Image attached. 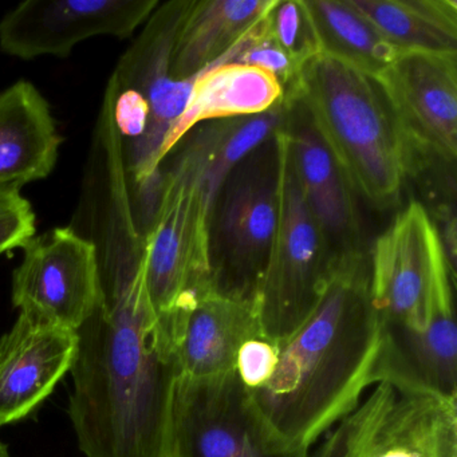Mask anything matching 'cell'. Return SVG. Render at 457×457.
Here are the masks:
<instances>
[{
    "label": "cell",
    "mask_w": 457,
    "mask_h": 457,
    "mask_svg": "<svg viewBox=\"0 0 457 457\" xmlns=\"http://www.w3.org/2000/svg\"><path fill=\"white\" fill-rule=\"evenodd\" d=\"M77 336L69 416L84 456L170 457L181 369L145 271L101 277L100 301Z\"/></svg>",
    "instance_id": "cell-1"
},
{
    "label": "cell",
    "mask_w": 457,
    "mask_h": 457,
    "mask_svg": "<svg viewBox=\"0 0 457 457\" xmlns=\"http://www.w3.org/2000/svg\"><path fill=\"white\" fill-rule=\"evenodd\" d=\"M379 338L369 253L334 259L312 314L277 344L271 376L247 389L267 445L280 453L309 452L349 416L373 384Z\"/></svg>",
    "instance_id": "cell-2"
},
{
    "label": "cell",
    "mask_w": 457,
    "mask_h": 457,
    "mask_svg": "<svg viewBox=\"0 0 457 457\" xmlns=\"http://www.w3.org/2000/svg\"><path fill=\"white\" fill-rule=\"evenodd\" d=\"M294 101L353 192L378 210L397 205L406 181L403 145L373 77L318 54L302 69Z\"/></svg>",
    "instance_id": "cell-3"
},
{
    "label": "cell",
    "mask_w": 457,
    "mask_h": 457,
    "mask_svg": "<svg viewBox=\"0 0 457 457\" xmlns=\"http://www.w3.org/2000/svg\"><path fill=\"white\" fill-rule=\"evenodd\" d=\"M192 0L159 4L120 60L105 98L121 144L128 179L157 188L167 143L186 111L195 79L170 73L173 47Z\"/></svg>",
    "instance_id": "cell-4"
},
{
    "label": "cell",
    "mask_w": 457,
    "mask_h": 457,
    "mask_svg": "<svg viewBox=\"0 0 457 457\" xmlns=\"http://www.w3.org/2000/svg\"><path fill=\"white\" fill-rule=\"evenodd\" d=\"M279 130L231 170L211 205L210 287L218 295L256 302L279 218Z\"/></svg>",
    "instance_id": "cell-5"
},
{
    "label": "cell",
    "mask_w": 457,
    "mask_h": 457,
    "mask_svg": "<svg viewBox=\"0 0 457 457\" xmlns=\"http://www.w3.org/2000/svg\"><path fill=\"white\" fill-rule=\"evenodd\" d=\"M373 79L403 145L406 180L454 176L457 53L403 52Z\"/></svg>",
    "instance_id": "cell-6"
},
{
    "label": "cell",
    "mask_w": 457,
    "mask_h": 457,
    "mask_svg": "<svg viewBox=\"0 0 457 457\" xmlns=\"http://www.w3.org/2000/svg\"><path fill=\"white\" fill-rule=\"evenodd\" d=\"M279 218L255 302L261 337L272 344L286 341L312 314L334 261L302 196L285 127L279 130Z\"/></svg>",
    "instance_id": "cell-7"
},
{
    "label": "cell",
    "mask_w": 457,
    "mask_h": 457,
    "mask_svg": "<svg viewBox=\"0 0 457 457\" xmlns=\"http://www.w3.org/2000/svg\"><path fill=\"white\" fill-rule=\"evenodd\" d=\"M211 202L199 179L173 159L162 175L144 234V271L149 302L160 318L181 299L210 287Z\"/></svg>",
    "instance_id": "cell-8"
},
{
    "label": "cell",
    "mask_w": 457,
    "mask_h": 457,
    "mask_svg": "<svg viewBox=\"0 0 457 457\" xmlns=\"http://www.w3.org/2000/svg\"><path fill=\"white\" fill-rule=\"evenodd\" d=\"M437 231L425 205L411 200L369 253L371 294L381 336L425 333L444 283L445 261L433 258Z\"/></svg>",
    "instance_id": "cell-9"
},
{
    "label": "cell",
    "mask_w": 457,
    "mask_h": 457,
    "mask_svg": "<svg viewBox=\"0 0 457 457\" xmlns=\"http://www.w3.org/2000/svg\"><path fill=\"white\" fill-rule=\"evenodd\" d=\"M318 452L354 457H457V400L378 384Z\"/></svg>",
    "instance_id": "cell-10"
},
{
    "label": "cell",
    "mask_w": 457,
    "mask_h": 457,
    "mask_svg": "<svg viewBox=\"0 0 457 457\" xmlns=\"http://www.w3.org/2000/svg\"><path fill=\"white\" fill-rule=\"evenodd\" d=\"M22 248L12 274V303L22 314L77 331L101 298L95 243L63 227L31 237Z\"/></svg>",
    "instance_id": "cell-11"
},
{
    "label": "cell",
    "mask_w": 457,
    "mask_h": 457,
    "mask_svg": "<svg viewBox=\"0 0 457 457\" xmlns=\"http://www.w3.org/2000/svg\"><path fill=\"white\" fill-rule=\"evenodd\" d=\"M170 457H312L280 453L266 441L237 369L219 376H181L173 401Z\"/></svg>",
    "instance_id": "cell-12"
},
{
    "label": "cell",
    "mask_w": 457,
    "mask_h": 457,
    "mask_svg": "<svg viewBox=\"0 0 457 457\" xmlns=\"http://www.w3.org/2000/svg\"><path fill=\"white\" fill-rule=\"evenodd\" d=\"M159 0H29L0 21V50L21 60L68 57L93 37L129 38Z\"/></svg>",
    "instance_id": "cell-13"
},
{
    "label": "cell",
    "mask_w": 457,
    "mask_h": 457,
    "mask_svg": "<svg viewBox=\"0 0 457 457\" xmlns=\"http://www.w3.org/2000/svg\"><path fill=\"white\" fill-rule=\"evenodd\" d=\"M162 320L172 336L181 376L191 378L235 370L240 349L262 338L253 302L226 298L211 288L187 295Z\"/></svg>",
    "instance_id": "cell-14"
},
{
    "label": "cell",
    "mask_w": 457,
    "mask_h": 457,
    "mask_svg": "<svg viewBox=\"0 0 457 457\" xmlns=\"http://www.w3.org/2000/svg\"><path fill=\"white\" fill-rule=\"evenodd\" d=\"M288 154L331 258L365 251L355 194L298 103L287 104Z\"/></svg>",
    "instance_id": "cell-15"
},
{
    "label": "cell",
    "mask_w": 457,
    "mask_h": 457,
    "mask_svg": "<svg viewBox=\"0 0 457 457\" xmlns=\"http://www.w3.org/2000/svg\"><path fill=\"white\" fill-rule=\"evenodd\" d=\"M76 330L20 312L0 338V425L30 416L76 360Z\"/></svg>",
    "instance_id": "cell-16"
},
{
    "label": "cell",
    "mask_w": 457,
    "mask_h": 457,
    "mask_svg": "<svg viewBox=\"0 0 457 457\" xmlns=\"http://www.w3.org/2000/svg\"><path fill=\"white\" fill-rule=\"evenodd\" d=\"M62 143L49 104L29 81L0 92V188L21 191L46 179Z\"/></svg>",
    "instance_id": "cell-17"
},
{
    "label": "cell",
    "mask_w": 457,
    "mask_h": 457,
    "mask_svg": "<svg viewBox=\"0 0 457 457\" xmlns=\"http://www.w3.org/2000/svg\"><path fill=\"white\" fill-rule=\"evenodd\" d=\"M275 0H192L173 47L170 73L194 79L237 58L243 39L261 22Z\"/></svg>",
    "instance_id": "cell-18"
},
{
    "label": "cell",
    "mask_w": 457,
    "mask_h": 457,
    "mask_svg": "<svg viewBox=\"0 0 457 457\" xmlns=\"http://www.w3.org/2000/svg\"><path fill=\"white\" fill-rule=\"evenodd\" d=\"M283 101L282 85L262 69L234 62L211 66L195 79L186 111L168 138V156L203 122L264 113Z\"/></svg>",
    "instance_id": "cell-19"
},
{
    "label": "cell",
    "mask_w": 457,
    "mask_h": 457,
    "mask_svg": "<svg viewBox=\"0 0 457 457\" xmlns=\"http://www.w3.org/2000/svg\"><path fill=\"white\" fill-rule=\"evenodd\" d=\"M287 111V104L283 101L264 113L203 122L178 144L175 159L199 179L212 205L227 176L283 128Z\"/></svg>",
    "instance_id": "cell-20"
},
{
    "label": "cell",
    "mask_w": 457,
    "mask_h": 457,
    "mask_svg": "<svg viewBox=\"0 0 457 457\" xmlns=\"http://www.w3.org/2000/svg\"><path fill=\"white\" fill-rule=\"evenodd\" d=\"M398 52L457 53L454 0H349Z\"/></svg>",
    "instance_id": "cell-21"
},
{
    "label": "cell",
    "mask_w": 457,
    "mask_h": 457,
    "mask_svg": "<svg viewBox=\"0 0 457 457\" xmlns=\"http://www.w3.org/2000/svg\"><path fill=\"white\" fill-rule=\"evenodd\" d=\"M318 52L370 77L400 54L349 0H303Z\"/></svg>",
    "instance_id": "cell-22"
},
{
    "label": "cell",
    "mask_w": 457,
    "mask_h": 457,
    "mask_svg": "<svg viewBox=\"0 0 457 457\" xmlns=\"http://www.w3.org/2000/svg\"><path fill=\"white\" fill-rule=\"evenodd\" d=\"M263 26L272 41L298 68L303 69L320 54L303 0H275L264 15Z\"/></svg>",
    "instance_id": "cell-23"
},
{
    "label": "cell",
    "mask_w": 457,
    "mask_h": 457,
    "mask_svg": "<svg viewBox=\"0 0 457 457\" xmlns=\"http://www.w3.org/2000/svg\"><path fill=\"white\" fill-rule=\"evenodd\" d=\"M263 18L243 39L234 63L262 69L274 76L282 85L285 103H290L295 95L302 69L298 68L272 41L264 29Z\"/></svg>",
    "instance_id": "cell-24"
},
{
    "label": "cell",
    "mask_w": 457,
    "mask_h": 457,
    "mask_svg": "<svg viewBox=\"0 0 457 457\" xmlns=\"http://www.w3.org/2000/svg\"><path fill=\"white\" fill-rule=\"evenodd\" d=\"M36 237V213L21 191L0 188V256Z\"/></svg>",
    "instance_id": "cell-25"
},
{
    "label": "cell",
    "mask_w": 457,
    "mask_h": 457,
    "mask_svg": "<svg viewBox=\"0 0 457 457\" xmlns=\"http://www.w3.org/2000/svg\"><path fill=\"white\" fill-rule=\"evenodd\" d=\"M278 358L277 344L263 338L253 339L240 349L237 371L245 389H255L271 376Z\"/></svg>",
    "instance_id": "cell-26"
},
{
    "label": "cell",
    "mask_w": 457,
    "mask_h": 457,
    "mask_svg": "<svg viewBox=\"0 0 457 457\" xmlns=\"http://www.w3.org/2000/svg\"><path fill=\"white\" fill-rule=\"evenodd\" d=\"M0 457H12V454H10L9 446L2 440H0Z\"/></svg>",
    "instance_id": "cell-27"
},
{
    "label": "cell",
    "mask_w": 457,
    "mask_h": 457,
    "mask_svg": "<svg viewBox=\"0 0 457 457\" xmlns=\"http://www.w3.org/2000/svg\"><path fill=\"white\" fill-rule=\"evenodd\" d=\"M312 457H354V456H349V454H328V453H322V452H317L315 453V456Z\"/></svg>",
    "instance_id": "cell-28"
}]
</instances>
